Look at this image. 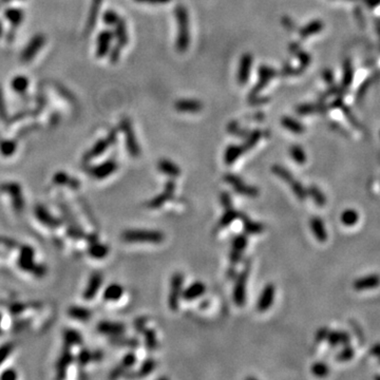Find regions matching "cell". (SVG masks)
<instances>
[{"instance_id":"1","label":"cell","mask_w":380,"mask_h":380,"mask_svg":"<svg viewBox=\"0 0 380 380\" xmlns=\"http://www.w3.org/2000/svg\"><path fill=\"white\" fill-rule=\"evenodd\" d=\"M30 219L36 232L50 239L56 245L68 230L69 220L61 207L60 210H53L44 204H36L32 208Z\"/></svg>"},{"instance_id":"2","label":"cell","mask_w":380,"mask_h":380,"mask_svg":"<svg viewBox=\"0 0 380 380\" xmlns=\"http://www.w3.org/2000/svg\"><path fill=\"white\" fill-rule=\"evenodd\" d=\"M10 265L24 280H41L48 273L47 265L39 251L31 244H18Z\"/></svg>"},{"instance_id":"3","label":"cell","mask_w":380,"mask_h":380,"mask_svg":"<svg viewBox=\"0 0 380 380\" xmlns=\"http://www.w3.org/2000/svg\"><path fill=\"white\" fill-rule=\"evenodd\" d=\"M0 204L11 218H22L26 210V194L24 187L16 181L2 183L0 184Z\"/></svg>"},{"instance_id":"4","label":"cell","mask_w":380,"mask_h":380,"mask_svg":"<svg viewBox=\"0 0 380 380\" xmlns=\"http://www.w3.org/2000/svg\"><path fill=\"white\" fill-rule=\"evenodd\" d=\"M174 15L178 23V36L176 48L178 52L184 53L188 50L190 45V27L188 11L184 6L179 5L174 10Z\"/></svg>"},{"instance_id":"5","label":"cell","mask_w":380,"mask_h":380,"mask_svg":"<svg viewBox=\"0 0 380 380\" xmlns=\"http://www.w3.org/2000/svg\"><path fill=\"white\" fill-rule=\"evenodd\" d=\"M122 240L128 243H162L165 236L159 230L128 229L122 233Z\"/></svg>"},{"instance_id":"6","label":"cell","mask_w":380,"mask_h":380,"mask_svg":"<svg viewBox=\"0 0 380 380\" xmlns=\"http://www.w3.org/2000/svg\"><path fill=\"white\" fill-rule=\"evenodd\" d=\"M249 276V264L244 266L243 271L235 278V286L232 290V299L237 306L242 307L246 303V286Z\"/></svg>"},{"instance_id":"7","label":"cell","mask_w":380,"mask_h":380,"mask_svg":"<svg viewBox=\"0 0 380 380\" xmlns=\"http://www.w3.org/2000/svg\"><path fill=\"white\" fill-rule=\"evenodd\" d=\"M224 181L226 182L227 184H229L237 193L246 196V198L253 199L259 196L260 191L256 186L246 184L241 177H239L235 173H226L224 176Z\"/></svg>"},{"instance_id":"8","label":"cell","mask_w":380,"mask_h":380,"mask_svg":"<svg viewBox=\"0 0 380 380\" xmlns=\"http://www.w3.org/2000/svg\"><path fill=\"white\" fill-rule=\"evenodd\" d=\"M121 129L125 136V142H126V148L128 150L129 154L133 158L139 157L140 154V147L138 145V142L136 139L135 133L133 131L131 122L128 118H125L121 122Z\"/></svg>"},{"instance_id":"9","label":"cell","mask_w":380,"mask_h":380,"mask_svg":"<svg viewBox=\"0 0 380 380\" xmlns=\"http://www.w3.org/2000/svg\"><path fill=\"white\" fill-rule=\"evenodd\" d=\"M183 284H184V276L182 273H176L171 277L170 281V293L168 296V306L171 311L176 312L179 309L180 300L183 294Z\"/></svg>"},{"instance_id":"10","label":"cell","mask_w":380,"mask_h":380,"mask_svg":"<svg viewBox=\"0 0 380 380\" xmlns=\"http://www.w3.org/2000/svg\"><path fill=\"white\" fill-rule=\"evenodd\" d=\"M115 140H116V131L112 130L106 138L98 139L95 143V145L86 154H84L83 159H82L83 162L88 163L93 159L101 157L111 145H113L115 143Z\"/></svg>"},{"instance_id":"11","label":"cell","mask_w":380,"mask_h":380,"mask_svg":"<svg viewBox=\"0 0 380 380\" xmlns=\"http://www.w3.org/2000/svg\"><path fill=\"white\" fill-rule=\"evenodd\" d=\"M104 282L103 274L100 272H94L90 275L86 285L81 291V299L86 302H90L97 296Z\"/></svg>"},{"instance_id":"12","label":"cell","mask_w":380,"mask_h":380,"mask_svg":"<svg viewBox=\"0 0 380 380\" xmlns=\"http://www.w3.org/2000/svg\"><path fill=\"white\" fill-rule=\"evenodd\" d=\"M118 169V164L114 160H107L104 163L98 164L88 169L89 176L97 181H103L113 174Z\"/></svg>"},{"instance_id":"13","label":"cell","mask_w":380,"mask_h":380,"mask_svg":"<svg viewBox=\"0 0 380 380\" xmlns=\"http://www.w3.org/2000/svg\"><path fill=\"white\" fill-rule=\"evenodd\" d=\"M248 244V239L247 235H238L235 236L232 241H231V249L229 252V260L231 265H237L239 262L241 261L243 252L246 249Z\"/></svg>"},{"instance_id":"14","label":"cell","mask_w":380,"mask_h":380,"mask_svg":"<svg viewBox=\"0 0 380 380\" xmlns=\"http://www.w3.org/2000/svg\"><path fill=\"white\" fill-rule=\"evenodd\" d=\"M66 317L77 323H87L92 318V312L87 306L73 304L66 309Z\"/></svg>"},{"instance_id":"15","label":"cell","mask_w":380,"mask_h":380,"mask_svg":"<svg viewBox=\"0 0 380 380\" xmlns=\"http://www.w3.org/2000/svg\"><path fill=\"white\" fill-rule=\"evenodd\" d=\"M174 190H176L174 181L173 180H168L166 182V184H165L164 191L162 193L158 194L157 196H154L153 199H151L147 203V206L151 209H158V208L162 207L167 201L171 200L173 198Z\"/></svg>"},{"instance_id":"16","label":"cell","mask_w":380,"mask_h":380,"mask_svg":"<svg viewBox=\"0 0 380 380\" xmlns=\"http://www.w3.org/2000/svg\"><path fill=\"white\" fill-rule=\"evenodd\" d=\"M46 44V37L45 35L42 34H37L36 36H34L30 42L29 45L26 46V48L23 50L21 56H20V61L22 63H29L31 62L35 56L37 55V53L39 52V50L44 47V45Z\"/></svg>"},{"instance_id":"17","label":"cell","mask_w":380,"mask_h":380,"mask_svg":"<svg viewBox=\"0 0 380 380\" xmlns=\"http://www.w3.org/2000/svg\"><path fill=\"white\" fill-rule=\"evenodd\" d=\"M275 76H276V71L273 68L267 67V66H261L260 69H259L258 82H257L256 86L251 89L249 100H250V98L256 97V95L261 90H263L267 86V83H269Z\"/></svg>"},{"instance_id":"18","label":"cell","mask_w":380,"mask_h":380,"mask_svg":"<svg viewBox=\"0 0 380 380\" xmlns=\"http://www.w3.org/2000/svg\"><path fill=\"white\" fill-rule=\"evenodd\" d=\"M275 295H276V288L274 284L269 283L264 286L257 302V309L260 313H264L270 307H272L274 300H275Z\"/></svg>"},{"instance_id":"19","label":"cell","mask_w":380,"mask_h":380,"mask_svg":"<svg viewBox=\"0 0 380 380\" xmlns=\"http://www.w3.org/2000/svg\"><path fill=\"white\" fill-rule=\"evenodd\" d=\"M136 363V356L135 354L133 353V352H129V353H127L121 363L118 365V367H115L113 370L111 371L110 375H109V378L111 379H118L120 377H123L127 372H128L133 365Z\"/></svg>"},{"instance_id":"20","label":"cell","mask_w":380,"mask_h":380,"mask_svg":"<svg viewBox=\"0 0 380 380\" xmlns=\"http://www.w3.org/2000/svg\"><path fill=\"white\" fill-rule=\"evenodd\" d=\"M251 65H252L251 54H249V53L243 54L241 60H240V64H239V70H238V75H237L238 82L240 83L241 86L245 84L249 79Z\"/></svg>"},{"instance_id":"21","label":"cell","mask_w":380,"mask_h":380,"mask_svg":"<svg viewBox=\"0 0 380 380\" xmlns=\"http://www.w3.org/2000/svg\"><path fill=\"white\" fill-rule=\"evenodd\" d=\"M97 332L111 337L123 335L126 332V327L123 323L119 322H110V321H102L97 325Z\"/></svg>"},{"instance_id":"22","label":"cell","mask_w":380,"mask_h":380,"mask_svg":"<svg viewBox=\"0 0 380 380\" xmlns=\"http://www.w3.org/2000/svg\"><path fill=\"white\" fill-rule=\"evenodd\" d=\"M174 108L179 112L183 113H198L203 108V105L198 100H191V98H183L179 100L174 104Z\"/></svg>"},{"instance_id":"23","label":"cell","mask_w":380,"mask_h":380,"mask_svg":"<svg viewBox=\"0 0 380 380\" xmlns=\"http://www.w3.org/2000/svg\"><path fill=\"white\" fill-rule=\"evenodd\" d=\"M113 37H114V34L108 30H105L100 33L97 38V48H96L97 57L102 59L109 53L111 41L112 39H113Z\"/></svg>"},{"instance_id":"24","label":"cell","mask_w":380,"mask_h":380,"mask_svg":"<svg viewBox=\"0 0 380 380\" xmlns=\"http://www.w3.org/2000/svg\"><path fill=\"white\" fill-rule=\"evenodd\" d=\"M206 293V285L205 283L201 282V281H195V282L191 283L188 287H186L183 290L182 294V299L186 301H192L198 299Z\"/></svg>"},{"instance_id":"25","label":"cell","mask_w":380,"mask_h":380,"mask_svg":"<svg viewBox=\"0 0 380 380\" xmlns=\"http://www.w3.org/2000/svg\"><path fill=\"white\" fill-rule=\"evenodd\" d=\"M109 251L110 249L108 245L98 242V240L90 243L86 249L87 256L93 260H103L107 258L109 255Z\"/></svg>"},{"instance_id":"26","label":"cell","mask_w":380,"mask_h":380,"mask_svg":"<svg viewBox=\"0 0 380 380\" xmlns=\"http://www.w3.org/2000/svg\"><path fill=\"white\" fill-rule=\"evenodd\" d=\"M380 284V277L378 275H369L356 280L353 287L356 290H368L377 287Z\"/></svg>"},{"instance_id":"27","label":"cell","mask_w":380,"mask_h":380,"mask_svg":"<svg viewBox=\"0 0 380 380\" xmlns=\"http://www.w3.org/2000/svg\"><path fill=\"white\" fill-rule=\"evenodd\" d=\"M309 226H311V229L317 239V241L323 243L328 240V232L325 226V223H323L322 219L319 217H313L309 221Z\"/></svg>"},{"instance_id":"28","label":"cell","mask_w":380,"mask_h":380,"mask_svg":"<svg viewBox=\"0 0 380 380\" xmlns=\"http://www.w3.org/2000/svg\"><path fill=\"white\" fill-rule=\"evenodd\" d=\"M239 219H240L243 223V227H244V232L247 236L250 235H258L264 231V225L262 223L252 221L251 219L248 218L247 215L244 214H239Z\"/></svg>"},{"instance_id":"29","label":"cell","mask_w":380,"mask_h":380,"mask_svg":"<svg viewBox=\"0 0 380 380\" xmlns=\"http://www.w3.org/2000/svg\"><path fill=\"white\" fill-rule=\"evenodd\" d=\"M16 346L11 342H7L0 345V372L9 367L14 354H15Z\"/></svg>"},{"instance_id":"30","label":"cell","mask_w":380,"mask_h":380,"mask_svg":"<svg viewBox=\"0 0 380 380\" xmlns=\"http://www.w3.org/2000/svg\"><path fill=\"white\" fill-rule=\"evenodd\" d=\"M124 295V288L119 283L109 284L103 291V300L105 302L119 301Z\"/></svg>"},{"instance_id":"31","label":"cell","mask_w":380,"mask_h":380,"mask_svg":"<svg viewBox=\"0 0 380 380\" xmlns=\"http://www.w3.org/2000/svg\"><path fill=\"white\" fill-rule=\"evenodd\" d=\"M158 169L161 172L170 178H178L181 176V168L170 160H160L158 163Z\"/></svg>"},{"instance_id":"32","label":"cell","mask_w":380,"mask_h":380,"mask_svg":"<svg viewBox=\"0 0 380 380\" xmlns=\"http://www.w3.org/2000/svg\"><path fill=\"white\" fill-rule=\"evenodd\" d=\"M109 342H111L115 346L121 347H130V348H136L139 345V340L137 338L134 337H124L123 335L114 336L109 338Z\"/></svg>"},{"instance_id":"33","label":"cell","mask_w":380,"mask_h":380,"mask_svg":"<svg viewBox=\"0 0 380 380\" xmlns=\"http://www.w3.org/2000/svg\"><path fill=\"white\" fill-rule=\"evenodd\" d=\"M244 149L242 146L239 145H229L224 153V162L226 165H232L237 162V160L240 158L244 153Z\"/></svg>"},{"instance_id":"34","label":"cell","mask_w":380,"mask_h":380,"mask_svg":"<svg viewBox=\"0 0 380 380\" xmlns=\"http://www.w3.org/2000/svg\"><path fill=\"white\" fill-rule=\"evenodd\" d=\"M102 4H103V0H93V2H92L91 9H90V12H89V16H88V20H87V26H86V33L87 34H89L94 29Z\"/></svg>"},{"instance_id":"35","label":"cell","mask_w":380,"mask_h":380,"mask_svg":"<svg viewBox=\"0 0 380 380\" xmlns=\"http://www.w3.org/2000/svg\"><path fill=\"white\" fill-rule=\"evenodd\" d=\"M327 340L332 346L336 345H348L350 342V337L344 332H330Z\"/></svg>"},{"instance_id":"36","label":"cell","mask_w":380,"mask_h":380,"mask_svg":"<svg viewBox=\"0 0 380 380\" xmlns=\"http://www.w3.org/2000/svg\"><path fill=\"white\" fill-rule=\"evenodd\" d=\"M239 211L236 210L233 207L231 208H228V209H225V213L222 215V217L220 218L219 220V223H218V227L220 229L222 228H225L229 226V225L237 219H239Z\"/></svg>"},{"instance_id":"37","label":"cell","mask_w":380,"mask_h":380,"mask_svg":"<svg viewBox=\"0 0 380 380\" xmlns=\"http://www.w3.org/2000/svg\"><path fill=\"white\" fill-rule=\"evenodd\" d=\"M157 367V362L152 358H148L143 361L136 372H134V378H143L148 376Z\"/></svg>"},{"instance_id":"38","label":"cell","mask_w":380,"mask_h":380,"mask_svg":"<svg viewBox=\"0 0 380 380\" xmlns=\"http://www.w3.org/2000/svg\"><path fill=\"white\" fill-rule=\"evenodd\" d=\"M116 29H115V36L118 38V45L120 47H125L127 44H128V33H127L126 29V24L123 19H119V21L115 24Z\"/></svg>"},{"instance_id":"39","label":"cell","mask_w":380,"mask_h":380,"mask_svg":"<svg viewBox=\"0 0 380 380\" xmlns=\"http://www.w3.org/2000/svg\"><path fill=\"white\" fill-rule=\"evenodd\" d=\"M307 194H308V196H311V198L314 200V202L316 203L317 206H319V207L326 206V204H327L326 195L316 185H311L307 188Z\"/></svg>"},{"instance_id":"40","label":"cell","mask_w":380,"mask_h":380,"mask_svg":"<svg viewBox=\"0 0 380 380\" xmlns=\"http://www.w3.org/2000/svg\"><path fill=\"white\" fill-rule=\"evenodd\" d=\"M340 220L344 226H348V227L354 226V225L358 223L359 214L355 209H346L342 213Z\"/></svg>"},{"instance_id":"41","label":"cell","mask_w":380,"mask_h":380,"mask_svg":"<svg viewBox=\"0 0 380 380\" xmlns=\"http://www.w3.org/2000/svg\"><path fill=\"white\" fill-rule=\"evenodd\" d=\"M262 137V132L260 130H253L251 132H249L247 135H246V139L244 144L242 145L244 151H248L250 149H252L253 147H255L258 142L260 140V138Z\"/></svg>"},{"instance_id":"42","label":"cell","mask_w":380,"mask_h":380,"mask_svg":"<svg viewBox=\"0 0 380 380\" xmlns=\"http://www.w3.org/2000/svg\"><path fill=\"white\" fill-rule=\"evenodd\" d=\"M5 16L14 26H18L23 20V12L18 9H9L5 12Z\"/></svg>"},{"instance_id":"43","label":"cell","mask_w":380,"mask_h":380,"mask_svg":"<svg viewBox=\"0 0 380 380\" xmlns=\"http://www.w3.org/2000/svg\"><path fill=\"white\" fill-rule=\"evenodd\" d=\"M272 171L275 176H277L278 178H280L282 181L288 183V184H290V183L295 180L294 179V176L291 174V172L289 170H287V169L283 166L281 165H274L272 167Z\"/></svg>"},{"instance_id":"44","label":"cell","mask_w":380,"mask_h":380,"mask_svg":"<svg viewBox=\"0 0 380 380\" xmlns=\"http://www.w3.org/2000/svg\"><path fill=\"white\" fill-rule=\"evenodd\" d=\"M289 185H290V188H291L294 194L296 195V198H297L299 201L306 200V198L308 196L307 189L303 186L301 182H299L297 180H294Z\"/></svg>"},{"instance_id":"45","label":"cell","mask_w":380,"mask_h":380,"mask_svg":"<svg viewBox=\"0 0 380 380\" xmlns=\"http://www.w3.org/2000/svg\"><path fill=\"white\" fill-rule=\"evenodd\" d=\"M143 335L145 337V344L149 350H154L158 347V339H157V334L154 330L151 329H145L143 332Z\"/></svg>"},{"instance_id":"46","label":"cell","mask_w":380,"mask_h":380,"mask_svg":"<svg viewBox=\"0 0 380 380\" xmlns=\"http://www.w3.org/2000/svg\"><path fill=\"white\" fill-rule=\"evenodd\" d=\"M16 149H17V145L15 142H13V140H2L0 142V153L3 154L4 157L6 158H10L12 157L14 153L16 152Z\"/></svg>"},{"instance_id":"47","label":"cell","mask_w":380,"mask_h":380,"mask_svg":"<svg viewBox=\"0 0 380 380\" xmlns=\"http://www.w3.org/2000/svg\"><path fill=\"white\" fill-rule=\"evenodd\" d=\"M27 87H29V80L24 76L19 75L12 80V88L14 89V91H16L18 93L24 92L27 89Z\"/></svg>"},{"instance_id":"48","label":"cell","mask_w":380,"mask_h":380,"mask_svg":"<svg viewBox=\"0 0 380 380\" xmlns=\"http://www.w3.org/2000/svg\"><path fill=\"white\" fill-rule=\"evenodd\" d=\"M289 152H290V156H291L293 160L296 163H297V164H304L305 163V160H306L305 153L300 146H298V145L291 146Z\"/></svg>"},{"instance_id":"49","label":"cell","mask_w":380,"mask_h":380,"mask_svg":"<svg viewBox=\"0 0 380 380\" xmlns=\"http://www.w3.org/2000/svg\"><path fill=\"white\" fill-rule=\"evenodd\" d=\"M281 123H282L284 128L288 129L291 132L300 133V132L303 131V127L298 122L291 120L290 118H283L282 121H281Z\"/></svg>"},{"instance_id":"50","label":"cell","mask_w":380,"mask_h":380,"mask_svg":"<svg viewBox=\"0 0 380 380\" xmlns=\"http://www.w3.org/2000/svg\"><path fill=\"white\" fill-rule=\"evenodd\" d=\"M312 373L316 377H326L329 374V368L328 365L323 362H316L313 364L312 367Z\"/></svg>"},{"instance_id":"51","label":"cell","mask_w":380,"mask_h":380,"mask_svg":"<svg viewBox=\"0 0 380 380\" xmlns=\"http://www.w3.org/2000/svg\"><path fill=\"white\" fill-rule=\"evenodd\" d=\"M354 356V349L352 348L349 345H345L344 348L337 355V359L339 361H347L353 358Z\"/></svg>"},{"instance_id":"52","label":"cell","mask_w":380,"mask_h":380,"mask_svg":"<svg viewBox=\"0 0 380 380\" xmlns=\"http://www.w3.org/2000/svg\"><path fill=\"white\" fill-rule=\"evenodd\" d=\"M220 202L224 209L232 207V198L228 191H222L220 194Z\"/></svg>"},{"instance_id":"53","label":"cell","mask_w":380,"mask_h":380,"mask_svg":"<svg viewBox=\"0 0 380 380\" xmlns=\"http://www.w3.org/2000/svg\"><path fill=\"white\" fill-rule=\"evenodd\" d=\"M119 19H120V16L114 11H112V10H109L104 14V21H105V23H107L109 25L116 24Z\"/></svg>"},{"instance_id":"54","label":"cell","mask_w":380,"mask_h":380,"mask_svg":"<svg viewBox=\"0 0 380 380\" xmlns=\"http://www.w3.org/2000/svg\"><path fill=\"white\" fill-rule=\"evenodd\" d=\"M148 318L147 317H139L134 321V329L136 330L137 333L143 334V332L146 329V323H147Z\"/></svg>"},{"instance_id":"55","label":"cell","mask_w":380,"mask_h":380,"mask_svg":"<svg viewBox=\"0 0 380 380\" xmlns=\"http://www.w3.org/2000/svg\"><path fill=\"white\" fill-rule=\"evenodd\" d=\"M121 49L122 47H120L119 45H116L113 50H112L110 52V62L112 64H115L119 62V59H120V55H121Z\"/></svg>"},{"instance_id":"56","label":"cell","mask_w":380,"mask_h":380,"mask_svg":"<svg viewBox=\"0 0 380 380\" xmlns=\"http://www.w3.org/2000/svg\"><path fill=\"white\" fill-rule=\"evenodd\" d=\"M329 330L327 328H322L320 329L317 334H316V341L317 342H322L323 340H326L328 338V335H329Z\"/></svg>"},{"instance_id":"57","label":"cell","mask_w":380,"mask_h":380,"mask_svg":"<svg viewBox=\"0 0 380 380\" xmlns=\"http://www.w3.org/2000/svg\"><path fill=\"white\" fill-rule=\"evenodd\" d=\"M135 2L150 4V5H160V4H167L170 2V0H135Z\"/></svg>"},{"instance_id":"58","label":"cell","mask_w":380,"mask_h":380,"mask_svg":"<svg viewBox=\"0 0 380 380\" xmlns=\"http://www.w3.org/2000/svg\"><path fill=\"white\" fill-rule=\"evenodd\" d=\"M370 354L374 357L380 356V343H377L374 346H372V348L370 349Z\"/></svg>"},{"instance_id":"59","label":"cell","mask_w":380,"mask_h":380,"mask_svg":"<svg viewBox=\"0 0 380 380\" xmlns=\"http://www.w3.org/2000/svg\"><path fill=\"white\" fill-rule=\"evenodd\" d=\"M2 34H3V24L2 22H0V36H2Z\"/></svg>"},{"instance_id":"60","label":"cell","mask_w":380,"mask_h":380,"mask_svg":"<svg viewBox=\"0 0 380 380\" xmlns=\"http://www.w3.org/2000/svg\"><path fill=\"white\" fill-rule=\"evenodd\" d=\"M3 2H5V3H8V2H13V0H3Z\"/></svg>"},{"instance_id":"61","label":"cell","mask_w":380,"mask_h":380,"mask_svg":"<svg viewBox=\"0 0 380 380\" xmlns=\"http://www.w3.org/2000/svg\"><path fill=\"white\" fill-rule=\"evenodd\" d=\"M378 358H379V363H380V356H379V357H378Z\"/></svg>"}]
</instances>
